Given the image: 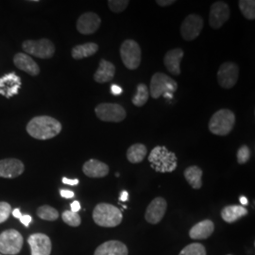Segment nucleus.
I'll return each mask as SVG.
<instances>
[{
    "label": "nucleus",
    "instance_id": "7",
    "mask_svg": "<svg viewBox=\"0 0 255 255\" xmlns=\"http://www.w3.org/2000/svg\"><path fill=\"white\" fill-rule=\"evenodd\" d=\"M23 247V237L16 230H7L0 234V254L16 255Z\"/></svg>",
    "mask_w": 255,
    "mask_h": 255
},
{
    "label": "nucleus",
    "instance_id": "10",
    "mask_svg": "<svg viewBox=\"0 0 255 255\" xmlns=\"http://www.w3.org/2000/svg\"><path fill=\"white\" fill-rule=\"evenodd\" d=\"M239 75L238 65L232 62H226L221 64L218 71V82L219 84L225 88L231 89L237 84Z\"/></svg>",
    "mask_w": 255,
    "mask_h": 255
},
{
    "label": "nucleus",
    "instance_id": "42",
    "mask_svg": "<svg viewBox=\"0 0 255 255\" xmlns=\"http://www.w3.org/2000/svg\"><path fill=\"white\" fill-rule=\"evenodd\" d=\"M128 194L127 191H123L121 192V195H120V201H126L128 200Z\"/></svg>",
    "mask_w": 255,
    "mask_h": 255
},
{
    "label": "nucleus",
    "instance_id": "46",
    "mask_svg": "<svg viewBox=\"0 0 255 255\" xmlns=\"http://www.w3.org/2000/svg\"></svg>",
    "mask_w": 255,
    "mask_h": 255
},
{
    "label": "nucleus",
    "instance_id": "39",
    "mask_svg": "<svg viewBox=\"0 0 255 255\" xmlns=\"http://www.w3.org/2000/svg\"><path fill=\"white\" fill-rule=\"evenodd\" d=\"M31 217L30 216H28V215H24V216H22L21 218H20V221H21V223H23L26 227H27L28 225H29V223L31 222Z\"/></svg>",
    "mask_w": 255,
    "mask_h": 255
},
{
    "label": "nucleus",
    "instance_id": "5",
    "mask_svg": "<svg viewBox=\"0 0 255 255\" xmlns=\"http://www.w3.org/2000/svg\"><path fill=\"white\" fill-rule=\"evenodd\" d=\"M120 56L123 64L129 70L137 69L141 64V48L134 40L128 39L120 46Z\"/></svg>",
    "mask_w": 255,
    "mask_h": 255
},
{
    "label": "nucleus",
    "instance_id": "30",
    "mask_svg": "<svg viewBox=\"0 0 255 255\" xmlns=\"http://www.w3.org/2000/svg\"><path fill=\"white\" fill-rule=\"evenodd\" d=\"M37 216L44 220L55 221L59 219V212L49 205H43L37 210Z\"/></svg>",
    "mask_w": 255,
    "mask_h": 255
},
{
    "label": "nucleus",
    "instance_id": "29",
    "mask_svg": "<svg viewBox=\"0 0 255 255\" xmlns=\"http://www.w3.org/2000/svg\"><path fill=\"white\" fill-rule=\"evenodd\" d=\"M238 6L243 16L248 20H255V0H239Z\"/></svg>",
    "mask_w": 255,
    "mask_h": 255
},
{
    "label": "nucleus",
    "instance_id": "1",
    "mask_svg": "<svg viewBox=\"0 0 255 255\" xmlns=\"http://www.w3.org/2000/svg\"><path fill=\"white\" fill-rule=\"evenodd\" d=\"M62 130V124L51 117L41 116L31 119L27 125V133L38 140H48L57 136Z\"/></svg>",
    "mask_w": 255,
    "mask_h": 255
},
{
    "label": "nucleus",
    "instance_id": "11",
    "mask_svg": "<svg viewBox=\"0 0 255 255\" xmlns=\"http://www.w3.org/2000/svg\"><path fill=\"white\" fill-rule=\"evenodd\" d=\"M202 28V17L196 13H192L183 20L181 26V34L185 41H192L201 34Z\"/></svg>",
    "mask_w": 255,
    "mask_h": 255
},
{
    "label": "nucleus",
    "instance_id": "26",
    "mask_svg": "<svg viewBox=\"0 0 255 255\" xmlns=\"http://www.w3.org/2000/svg\"><path fill=\"white\" fill-rule=\"evenodd\" d=\"M99 51V46L96 43H87L83 45L74 46L72 48V57L75 60H82L91 57Z\"/></svg>",
    "mask_w": 255,
    "mask_h": 255
},
{
    "label": "nucleus",
    "instance_id": "9",
    "mask_svg": "<svg viewBox=\"0 0 255 255\" xmlns=\"http://www.w3.org/2000/svg\"><path fill=\"white\" fill-rule=\"evenodd\" d=\"M95 113L99 119L105 122H121L127 117L124 108L117 103H101L99 104Z\"/></svg>",
    "mask_w": 255,
    "mask_h": 255
},
{
    "label": "nucleus",
    "instance_id": "13",
    "mask_svg": "<svg viewBox=\"0 0 255 255\" xmlns=\"http://www.w3.org/2000/svg\"><path fill=\"white\" fill-rule=\"evenodd\" d=\"M31 255H50L52 244L50 238L45 234H33L27 239Z\"/></svg>",
    "mask_w": 255,
    "mask_h": 255
},
{
    "label": "nucleus",
    "instance_id": "34",
    "mask_svg": "<svg viewBox=\"0 0 255 255\" xmlns=\"http://www.w3.org/2000/svg\"><path fill=\"white\" fill-rule=\"evenodd\" d=\"M237 162L238 164H244L250 160L251 158V149L246 145L240 146L237 150Z\"/></svg>",
    "mask_w": 255,
    "mask_h": 255
},
{
    "label": "nucleus",
    "instance_id": "37",
    "mask_svg": "<svg viewBox=\"0 0 255 255\" xmlns=\"http://www.w3.org/2000/svg\"><path fill=\"white\" fill-rule=\"evenodd\" d=\"M176 1L175 0H157L156 3L161 6V7H167V6H170L174 4Z\"/></svg>",
    "mask_w": 255,
    "mask_h": 255
},
{
    "label": "nucleus",
    "instance_id": "8",
    "mask_svg": "<svg viewBox=\"0 0 255 255\" xmlns=\"http://www.w3.org/2000/svg\"><path fill=\"white\" fill-rule=\"evenodd\" d=\"M22 47L27 54L40 59H50L55 53L54 44L46 38L38 41L27 40L23 42Z\"/></svg>",
    "mask_w": 255,
    "mask_h": 255
},
{
    "label": "nucleus",
    "instance_id": "32",
    "mask_svg": "<svg viewBox=\"0 0 255 255\" xmlns=\"http://www.w3.org/2000/svg\"><path fill=\"white\" fill-rule=\"evenodd\" d=\"M64 222L71 227H79L82 223V219L78 213H74L72 211H64L62 215Z\"/></svg>",
    "mask_w": 255,
    "mask_h": 255
},
{
    "label": "nucleus",
    "instance_id": "6",
    "mask_svg": "<svg viewBox=\"0 0 255 255\" xmlns=\"http://www.w3.org/2000/svg\"><path fill=\"white\" fill-rule=\"evenodd\" d=\"M178 90V83L172 78L161 72L155 73L150 81V96L159 99L164 94H172Z\"/></svg>",
    "mask_w": 255,
    "mask_h": 255
},
{
    "label": "nucleus",
    "instance_id": "25",
    "mask_svg": "<svg viewBox=\"0 0 255 255\" xmlns=\"http://www.w3.org/2000/svg\"><path fill=\"white\" fill-rule=\"evenodd\" d=\"M184 178L194 189L202 187V170L198 165H191L184 170Z\"/></svg>",
    "mask_w": 255,
    "mask_h": 255
},
{
    "label": "nucleus",
    "instance_id": "21",
    "mask_svg": "<svg viewBox=\"0 0 255 255\" xmlns=\"http://www.w3.org/2000/svg\"><path fill=\"white\" fill-rule=\"evenodd\" d=\"M13 64L20 70L30 76H37L40 73V67L35 63V61L28 55L17 53L13 57Z\"/></svg>",
    "mask_w": 255,
    "mask_h": 255
},
{
    "label": "nucleus",
    "instance_id": "41",
    "mask_svg": "<svg viewBox=\"0 0 255 255\" xmlns=\"http://www.w3.org/2000/svg\"><path fill=\"white\" fill-rule=\"evenodd\" d=\"M81 210V204L78 201H75L71 203V210L74 213H78Z\"/></svg>",
    "mask_w": 255,
    "mask_h": 255
},
{
    "label": "nucleus",
    "instance_id": "16",
    "mask_svg": "<svg viewBox=\"0 0 255 255\" xmlns=\"http://www.w3.org/2000/svg\"><path fill=\"white\" fill-rule=\"evenodd\" d=\"M21 85V79L16 74H7L0 78V95L6 99H10L18 94Z\"/></svg>",
    "mask_w": 255,
    "mask_h": 255
},
{
    "label": "nucleus",
    "instance_id": "40",
    "mask_svg": "<svg viewBox=\"0 0 255 255\" xmlns=\"http://www.w3.org/2000/svg\"><path fill=\"white\" fill-rule=\"evenodd\" d=\"M63 182L64 184H67V185H71V186H75L79 183V180L78 179H74V180H70V179H67V178H63Z\"/></svg>",
    "mask_w": 255,
    "mask_h": 255
},
{
    "label": "nucleus",
    "instance_id": "17",
    "mask_svg": "<svg viewBox=\"0 0 255 255\" xmlns=\"http://www.w3.org/2000/svg\"><path fill=\"white\" fill-rule=\"evenodd\" d=\"M25 170V165L18 159H4L0 161V177L13 179L20 176Z\"/></svg>",
    "mask_w": 255,
    "mask_h": 255
},
{
    "label": "nucleus",
    "instance_id": "38",
    "mask_svg": "<svg viewBox=\"0 0 255 255\" xmlns=\"http://www.w3.org/2000/svg\"><path fill=\"white\" fill-rule=\"evenodd\" d=\"M60 194H61V196L63 197V198H65V199H72L74 198V196H75V194H74L73 191H70V190H61L60 191Z\"/></svg>",
    "mask_w": 255,
    "mask_h": 255
},
{
    "label": "nucleus",
    "instance_id": "36",
    "mask_svg": "<svg viewBox=\"0 0 255 255\" xmlns=\"http://www.w3.org/2000/svg\"><path fill=\"white\" fill-rule=\"evenodd\" d=\"M111 92L113 95L115 96H119L123 93V89L121 87H119V85H116V84H113L111 86Z\"/></svg>",
    "mask_w": 255,
    "mask_h": 255
},
{
    "label": "nucleus",
    "instance_id": "12",
    "mask_svg": "<svg viewBox=\"0 0 255 255\" xmlns=\"http://www.w3.org/2000/svg\"><path fill=\"white\" fill-rule=\"evenodd\" d=\"M231 11L227 3L224 1H217L212 4L210 9L209 24L213 28L222 27L230 17Z\"/></svg>",
    "mask_w": 255,
    "mask_h": 255
},
{
    "label": "nucleus",
    "instance_id": "27",
    "mask_svg": "<svg viewBox=\"0 0 255 255\" xmlns=\"http://www.w3.org/2000/svg\"><path fill=\"white\" fill-rule=\"evenodd\" d=\"M146 153H147L146 146L141 143H137L128 148V161L131 164L141 163L145 159Z\"/></svg>",
    "mask_w": 255,
    "mask_h": 255
},
{
    "label": "nucleus",
    "instance_id": "20",
    "mask_svg": "<svg viewBox=\"0 0 255 255\" xmlns=\"http://www.w3.org/2000/svg\"><path fill=\"white\" fill-rule=\"evenodd\" d=\"M128 251L124 243L119 240H110L98 247L94 255H128Z\"/></svg>",
    "mask_w": 255,
    "mask_h": 255
},
{
    "label": "nucleus",
    "instance_id": "28",
    "mask_svg": "<svg viewBox=\"0 0 255 255\" xmlns=\"http://www.w3.org/2000/svg\"><path fill=\"white\" fill-rule=\"evenodd\" d=\"M149 97L148 88L145 83H139L137 85L136 93L132 98V104L136 107H142L146 103Z\"/></svg>",
    "mask_w": 255,
    "mask_h": 255
},
{
    "label": "nucleus",
    "instance_id": "24",
    "mask_svg": "<svg viewBox=\"0 0 255 255\" xmlns=\"http://www.w3.org/2000/svg\"><path fill=\"white\" fill-rule=\"evenodd\" d=\"M246 215H248V210L244 206L239 205H229L221 211V218L228 223L236 222Z\"/></svg>",
    "mask_w": 255,
    "mask_h": 255
},
{
    "label": "nucleus",
    "instance_id": "19",
    "mask_svg": "<svg viewBox=\"0 0 255 255\" xmlns=\"http://www.w3.org/2000/svg\"><path fill=\"white\" fill-rule=\"evenodd\" d=\"M82 171L90 178H103L109 174V166L99 160L91 159L84 163Z\"/></svg>",
    "mask_w": 255,
    "mask_h": 255
},
{
    "label": "nucleus",
    "instance_id": "23",
    "mask_svg": "<svg viewBox=\"0 0 255 255\" xmlns=\"http://www.w3.org/2000/svg\"><path fill=\"white\" fill-rule=\"evenodd\" d=\"M116 75V66L105 59H101L100 66L94 75V80L98 83H105L114 79Z\"/></svg>",
    "mask_w": 255,
    "mask_h": 255
},
{
    "label": "nucleus",
    "instance_id": "2",
    "mask_svg": "<svg viewBox=\"0 0 255 255\" xmlns=\"http://www.w3.org/2000/svg\"><path fill=\"white\" fill-rule=\"evenodd\" d=\"M150 166L159 173H171L178 166L177 156L165 146H157L148 155Z\"/></svg>",
    "mask_w": 255,
    "mask_h": 255
},
{
    "label": "nucleus",
    "instance_id": "18",
    "mask_svg": "<svg viewBox=\"0 0 255 255\" xmlns=\"http://www.w3.org/2000/svg\"><path fill=\"white\" fill-rule=\"evenodd\" d=\"M184 56L182 48H174L167 51L164 57V64L168 72L175 76L181 74V62Z\"/></svg>",
    "mask_w": 255,
    "mask_h": 255
},
{
    "label": "nucleus",
    "instance_id": "33",
    "mask_svg": "<svg viewBox=\"0 0 255 255\" xmlns=\"http://www.w3.org/2000/svg\"><path fill=\"white\" fill-rule=\"evenodd\" d=\"M128 4L129 2L128 0H109L108 1L110 9L116 13L122 12L127 8Z\"/></svg>",
    "mask_w": 255,
    "mask_h": 255
},
{
    "label": "nucleus",
    "instance_id": "3",
    "mask_svg": "<svg viewBox=\"0 0 255 255\" xmlns=\"http://www.w3.org/2000/svg\"><path fill=\"white\" fill-rule=\"evenodd\" d=\"M93 219L101 227L114 228L121 223L123 216L121 211L110 203H100L93 211Z\"/></svg>",
    "mask_w": 255,
    "mask_h": 255
},
{
    "label": "nucleus",
    "instance_id": "44",
    "mask_svg": "<svg viewBox=\"0 0 255 255\" xmlns=\"http://www.w3.org/2000/svg\"><path fill=\"white\" fill-rule=\"evenodd\" d=\"M239 201H240L242 205H247V204H248V199H247L246 197H244V196L240 197Z\"/></svg>",
    "mask_w": 255,
    "mask_h": 255
},
{
    "label": "nucleus",
    "instance_id": "43",
    "mask_svg": "<svg viewBox=\"0 0 255 255\" xmlns=\"http://www.w3.org/2000/svg\"><path fill=\"white\" fill-rule=\"evenodd\" d=\"M12 216L14 217V218H16V219H20V218L22 217V214H21V212H20V210L19 209H14L12 211Z\"/></svg>",
    "mask_w": 255,
    "mask_h": 255
},
{
    "label": "nucleus",
    "instance_id": "22",
    "mask_svg": "<svg viewBox=\"0 0 255 255\" xmlns=\"http://www.w3.org/2000/svg\"><path fill=\"white\" fill-rule=\"evenodd\" d=\"M215 231V224L212 220L205 219L194 225L189 231L191 239H206L212 236Z\"/></svg>",
    "mask_w": 255,
    "mask_h": 255
},
{
    "label": "nucleus",
    "instance_id": "4",
    "mask_svg": "<svg viewBox=\"0 0 255 255\" xmlns=\"http://www.w3.org/2000/svg\"><path fill=\"white\" fill-rule=\"evenodd\" d=\"M236 125V115L229 109L219 110L210 119V131L213 134L225 136L233 130Z\"/></svg>",
    "mask_w": 255,
    "mask_h": 255
},
{
    "label": "nucleus",
    "instance_id": "31",
    "mask_svg": "<svg viewBox=\"0 0 255 255\" xmlns=\"http://www.w3.org/2000/svg\"><path fill=\"white\" fill-rule=\"evenodd\" d=\"M179 255H206V250L202 244L192 243L184 247Z\"/></svg>",
    "mask_w": 255,
    "mask_h": 255
},
{
    "label": "nucleus",
    "instance_id": "35",
    "mask_svg": "<svg viewBox=\"0 0 255 255\" xmlns=\"http://www.w3.org/2000/svg\"><path fill=\"white\" fill-rule=\"evenodd\" d=\"M11 213V207L8 202H0V223L5 222L9 219V215Z\"/></svg>",
    "mask_w": 255,
    "mask_h": 255
},
{
    "label": "nucleus",
    "instance_id": "14",
    "mask_svg": "<svg viewBox=\"0 0 255 255\" xmlns=\"http://www.w3.org/2000/svg\"><path fill=\"white\" fill-rule=\"evenodd\" d=\"M101 25V19L95 12H85L80 16L77 22V29L85 35L95 33Z\"/></svg>",
    "mask_w": 255,
    "mask_h": 255
},
{
    "label": "nucleus",
    "instance_id": "45",
    "mask_svg": "<svg viewBox=\"0 0 255 255\" xmlns=\"http://www.w3.org/2000/svg\"></svg>",
    "mask_w": 255,
    "mask_h": 255
},
{
    "label": "nucleus",
    "instance_id": "15",
    "mask_svg": "<svg viewBox=\"0 0 255 255\" xmlns=\"http://www.w3.org/2000/svg\"><path fill=\"white\" fill-rule=\"evenodd\" d=\"M166 208L167 202L164 198H155L146 208L145 219L150 224H158L164 218Z\"/></svg>",
    "mask_w": 255,
    "mask_h": 255
}]
</instances>
